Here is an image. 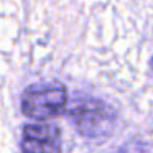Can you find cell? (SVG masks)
Wrapping results in <instances>:
<instances>
[{"mask_svg": "<svg viewBox=\"0 0 153 153\" xmlns=\"http://www.w3.org/2000/svg\"><path fill=\"white\" fill-rule=\"evenodd\" d=\"M68 107L63 86H30L22 94V112L33 120L56 119Z\"/></svg>", "mask_w": 153, "mask_h": 153, "instance_id": "obj_2", "label": "cell"}, {"mask_svg": "<svg viewBox=\"0 0 153 153\" xmlns=\"http://www.w3.org/2000/svg\"><path fill=\"white\" fill-rule=\"evenodd\" d=\"M71 120L82 133L89 138L107 137L115 127V112L110 105L97 99H81L73 104L69 110Z\"/></svg>", "mask_w": 153, "mask_h": 153, "instance_id": "obj_1", "label": "cell"}, {"mask_svg": "<svg viewBox=\"0 0 153 153\" xmlns=\"http://www.w3.org/2000/svg\"><path fill=\"white\" fill-rule=\"evenodd\" d=\"M119 153H150V146L148 143L142 142V140H132V142L125 143L119 150Z\"/></svg>", "mask_w": 153, "mask_h": 153, "instance_id": "obj_4", "label": "cell"}, {"mask_svg": "<svg viewBox=\"0 0 153 153\" xmlns=\"http://www.w3.org/2000/svg\"><path fill=\"white\" fill-rule=\"evenodd\" d=\"M23 153H63L61 132L54 123H30L22 133Z\"/></svg>", "mask_w": 153, "mask_h": 153, "instance_id": "obj_3", "label": "cell"}]
</instances>
